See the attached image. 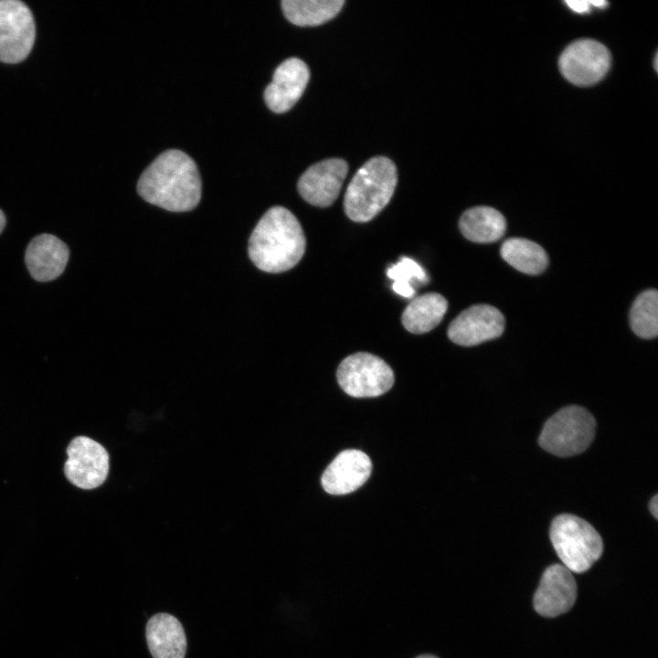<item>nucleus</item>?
<instances>
[{"label":"nucleus","instance_id":"1a4fd4ad","mask_svg":"<svg viewBox=\"0 0 658 658\" xmlns=\"http://www.w3.org/2000/svg\"><path fill=\"white\" fill-rule=\"evenodd\" d=\"M562 75L571 83L587 86L601 80L610 65L607 48L592 39H581L570 44L559 58Z\"/></svg>","mask_w":658,"mask_h":658},{"label":"nucleus","instance_id":"39448f33","mask_svg":"<svg viewBox=\"0 0 658 658\" xmlns=\"http://www.w3.org/2000/svg\"><path fill=\"white\" fill-rule=\"evenodd\" d=\"M596 420L586 409L568 406L551 416L539 436V445L559 457L583 452L593 440Z\"/></svg>","mask_w":658,"mask_h":658},{"label":"nucleus","instance_id":"f03ea898","mask_svg":"<svg viewBox=\"0 0 658 658\" xmlns=\"http://www.w3.org/2000/svg\"><path fill=\"white\" fill-rule=\"evenodd\" d=\"M306 239L296 217L280 206L271 207L260 219L249 240V256L260 270L280 273L302 259Z\"/></svg>","mask_w":658,"mask_h":658},{"label":"nucleus","instance_id":"f257e3e1","mask_svg":"<svg viewBox=\"0 0 658 658\" xmlns=\"http://www.w3.org/2000/svg\"><path fill=\"white\" fill-rule=\"evenodd\" d=\"M201 178L194 160L171 149L159 154L143 172L138 194L147 202L173 212L195 208L201 198Z\"/></svg>","mask_w":658,"mask_h":658},{"label":"nucleus","instance_id":"f3484780","mask_svg":"<svg viewBox=\"0 0 658 658\" xmlns=\"http://www.w3.org/2000/svg\"><path fill=\"white\" fill-rule=\"evenodd\" d=\"M462 234L477 243H491L500 239L506 230L504 217L495 208L479 206L466 210L459 220Z\"/></svg>","mask_w":658,"mask_h":658},{"label":"nucleus","instance_id":"7ed1b4c3","mask_svg":"<svg viewBox=\"0 0 658 658\" xmlns=\"http://www.w3.org/2000/svg\"><path fill=\"white\" fill-rule=\"evenodd\" d=\"M398 181L396 165L385 156L369 159L355 174L345 195L346 216L358 223L373 219L389 202Z\"/></svg>","mask_w":658,"mask_h":658},{"label":"nucleus","instance_id":"2eb2a0df","mask_svg":"<svg viewBox=\"0 0 658 658\" xmlns=\"http://www.w3.org/2000/svg\"><path fill=\"white\" fill-rule=\"evenodd\" d=\"M69 257V247L54 235L36 236L27 245L25 262L37 281L55 280L64 271Z\"/></svg>","mask_w":658,"mask_h":658},{"label":"nucleus","instance_id":"ddd939ff","mask_svg":"<svg viewBox=\"0 0 658 658\" xmlns=\"http://www.w3.org/2000/svg\"><path fill=\"white\" fill-rule=\"evenodd\" d=\"M307 65L297 58H290L275 69L272 81L266 87L264 100L276 113L288 111L301 98L308 83Z\"/></svg>","mask_w":658,"mask_h":658},{"label":"nucleus","instance_id":"aec40b11","mask_svg":"<svg viewBox=\"0 0 658 658\" xmlns=\"http://www.w3.org/2000/svg\"><path fill=\"white\" fill-rule=\"evenodd\" d=\"M344 4L343 0H283L281 8L291 23L312 27L334 18Z\"/></svg>","mask_w":658,"mask_h":658},{"label":"nucleus","instance_id":"a211bd4d","mask_svg":"<svg viewBox=\"0 0 658 658\" xmlns=\"http://www.w3.org/2000/svg\"><path fill=\"white\" fill-rule=\"evenodd\" d=\"M448 309L447 300L437 292H428L412 300L402 313L403 326L412 334H424L435 328Z\"/></svg>","mask_w":658,"mask_h":658},{"label":"nucleus","instance_id":"423d86ee","mask_svg":"<svg viewBox=\"0 0 658 658\" xmlns=\"http://www.w3.org/2000/svg\"><path fill=\"white\" fill-rule=\"evenodd\" d=\"M336 377L341 388L354 398L380 396L394 384L392 368L382 358L365 352L344 358Z\"/></svg>","mask_w":658,"mask_h":658},{"label":"nucleus","instance_id":"20e7f679","mask_svg":"<svg viewBox=\"0 0 658 658\" xmlns=\"http://www.w3.org/2000/svg\"><path fill=\"white\" fill-rule=\"evenodd\" d=\"M550 539L562 565L575 573L589 570L603 552V542L596 529L569 514L559 515L552 521Z\"/></svg>","mask_w":658,"mask_h":658},{"label":"nucleus","instance_id":"a878e982","mask_svg":"<svg viewBox=\"0 0 658 658\" xmlns=\"http://www.w3.org/2000/svg\"><path fill=\"white\" fill-rule=\"evenodd\" d=\"M589 2H590V5H595L596 7H604L605 5H608L607 2L602 1V0L589 1Z\"/></svg>","mask_w":658,"mask_h":658},{"label":"nucleus","instance_id":"4468645a","mask_svg":"<svg viewBox=\"0 0 658 658\" xmlns=\"http://www.w3.org/2000/svg\"><path fill=\"white\" fill-rule=\"evenodd\" d=\"M372 462L358 450L341 451L324 470L321 483L324 490L334 495L350 494L369 478Z\"/></svg>","mask_w":658,"mask_h":658},{"label":"nucleus","instance_id":"b1692460","mask_svg":"<svg viewBox=\"0 0 658 658\" xmlns=\"http://www.w3.org/2000/svg\"><path fill=\"white\" fill-rule=\"evenodd\" d=\"M649 509L654 518H658V495L655 494L649 503Z\"/></svg>","mask_w":658,"mask_h":658},{"label":"nucleus","instance_id":"393cba45","mask_svg":"<svg viewBox=\"0 0 658 658\" xmlns=\"http://www.w3.org/2000/svg\"><path fill=\"white\" fill-rule=\"evenodd\" d=\"M5 223H6L5 216L4 212L0 209V234L3 231V229L5 228Z\"/></svg>","mask_w":658,"mask_h":658},{"label":"nucleus","instance_id":"9b49d317","mask_svg":"<svg viewBox=\"0 0 658 658\" xmlns=\"http://www.w3.org/2000/svg\"><path fill=\"white\" fill-rule=\"evenodd\" d=\"M347 172V163L340 158L316 163L301 175L299 194L313 206L329 207L337 198Z\"/></svg>","mask_w":658,"mask_h":658},{"label":"nucleus","instance_id":"4be33fe9","mask_svg":"<svg viewBox=\"0 0 658 658\" xmlns=\"http://www.w3.org/2000/svg\"><path fill=\"white\" fill-rule=\"evenodd\" d=\"M387 274L393 281V291L405 298H411L414 295L413 281L422 284L429 281V277L423 268L408 257H402L396 264L392 265Z\"/></svg>","mask_w":658,"mask_h":658},{"label":"nucleus","instance_id":"bb28decb","mask_svg":"<svg viewBox=\"0 0 658 658\" xmlns=\"http://www.w3.org/2000/svg\"><path fill=\"white\" fill-rule=\"evenodd\" d=\"M416 658H439V657L436 655L430 654V653H423V654L417 656Z\"/></svg>","mask_w":658,"mask_h":658},{"label":"nucleus","instance_id":"9d476101","mask_svg":"<svg viewBox=\"0 0 658 658\" xmlns=\"http://www.w3.org/2000/svg\"><path fill=\"white\" fill-rule=\"evenodd\" d=\"M504 317L495 307L476 304L462 311L449 325L448 337L462 346H473L499 337Z\"/></svg>","mask_w":658,"mask_h":658},{"label":"nucleus","instance_id":"412c9836","mask_svg":"<svg viewBox=\"0 0 658 658\" xmlns=\"http://www.w3.org/2000/svg\"><path fill=\"white\" fill-rule=\"evenodd\" d=\"M630 321L639 337L652 339L658 334V292L654 289L642 292L634 301Z\"/></svg>","mask_w":658,"mask_h":658},{"label":"nucleus","instance_id":"5701e85b","mask_svg":"<svg viewBox=\"0 0 658 658\" xmlns=\"http://www.w3.org/2000/svg\"><path fill=\"white\" fill-rule=\"evenodd\" d=\"M568 7L576 13H586L589 10V1H566Z\"/></svg>","mask_w":658,"mask_h":658},{"label":"nucleus","instance_id":"0eeeda50","mask_svg":"<svg viewBox=\"0 0 658 658\" xmlns=\"http://www.w3.org/2000/svg\"><path fill=\"white\" fill-rule=\"evenodd\" d=\"M36 37L29 7L18 0H0V61L15 64L30 53Z\"/></svg>","mask_w":658,"mask_h":658},{"label":"nucleus","instance_id":"dca6fc26","mask_svg":"<svg viewBox=\"0 0 658 658\" xmlns=\"http://www.w3.org/2000/svg\"><path fill=\"white\" fill-rule=\"evenodd\" d=\"M145 637L153 658H185L186 637L175 616L164 612L153 615L146 623Z\"/></svg>","mask_w":658,"mask_h":658},{"label":"nucleus","instance_id":"f8f14e48","mask_svg":"<svg viewBox=\"0 0 658 658\" xmlns=\"http://www.w3.org/2000/svg\"><path fill=\"white\" fill-rule=\"evenodd\" d=\"M577 599V584L562 564H553L543 573L534 595V608L541 616L557 617L568 611Z\"/></svg>","mask_w":658,"mask_h":658},{"label":"nucleus","instance_id":"6e6552de","mask_svg":"<svg viewBox=\"0 0 658 658\" xmlns=\"http://www.w3.org/2000/svg\"><path fill=\"white\" fill-rule=\"evenodd\" d=\"M67 454L64 473L73 485L90 490L105 482L110 459L101 444L89 437L78 436L68 445Z\"/></svg>","mask_w":658,"mask_h":658},{"label":"nucleus","instance_id":"6ab92c4d","mask_svg":"<svg viewBox=\"0 0 658 658\" xmlns=\"http://www.w3.org/2000/svg\"><path fill=\"white\" fill-rule=\"evenodd\" d=\"M500 254L515 270L528 275L540 274L548 264L545 249L526 239L511 238L504 240L500 248Z\"/></svg>","mask_w":658,"mask_h":658}]
</instances>
